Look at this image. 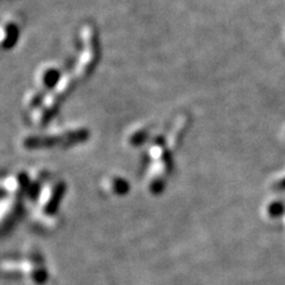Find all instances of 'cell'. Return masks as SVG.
<instances>
[{
  "label": "cell",
  "instance_id": "6da1fadb",
  "mask_svg": "<svg viewBox=\"0 0 285 285\" xmlns=\"http://www.w3.org/2000/svg\"><path fill=\"white\" fill-rule=\"evenodd\" d=\"M82 52L78 57L76 68L73 75L76 80H84L94 69L99 58V39L94 26L91 24L84 25L81 31Z\"/></svg>",
  "mask_w": 285,
  "mask_h": 285
},
{
  "label": "cell",
  "instance_id": "7a4b0ae2",
  "mask_svg": "<svg viewBox=\"0 0 285 285\" xmlns=\"http://www.w3.org/2000/svg\"><path fill=\"white\" fill-rule=\"evenodd\" d=\"M19 37V28L13 21H4L0 23V48L11 49Z\"/></svg>",
  "mask_w": 285,
  "mask_h": 285
},
{
  "label": "cell",
  "instance_id": "3957f363",
  "mask_svg": "<svg viewBox=\"0 0 285 285\" xmlns=\"http://www.w3.org/2000/svg\"><path fill=\"white\" fill-rule=\"evenodd\" d=\"M61 77L62 75L59 73V69L57 67L47 66L43 67V68L38 71V75H37V84L43 89L54 88Z\"/></svg>",
  "mask_w": 285,
  "mask_h": 285
},
{
  "label": "cell",
  "instance_id": "277c9868",
  "mask_svg": "<svg viewBox=\"0 0 285 285\" xmlns=\"http://www.w3.org/2000/svg\"><path fill=\"white\" fill-rule=\"evenodd\" d=\"M283 212H284V206L280 201H272L266 206V213H268L269 216L277 217L279 216Z\"/></svg>",
  "mask_w": 285,
  "mask_h": 285
}]
</instances>
